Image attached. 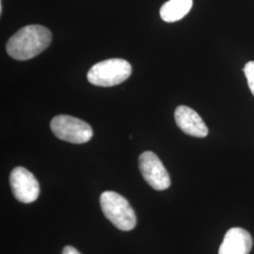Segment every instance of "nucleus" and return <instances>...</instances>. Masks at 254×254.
Returning a JSON list of instances; mask_svg holds the SVG:
<instances>
[{
	"instance_id": "obj_1",
	"label": "nucleus",
	"mask_w": 254,
	"mask_h": 254,
	"mask_svg": "<svg viewBox=\"0 0 254 254\" xmlns=\"http://www.w3.org/2000/svg\"><path fill=\"white\" fill-rule=\"evenodd\" d=\"M51 41L52 34L48 28L41 25H29L9 38L6 50L14 60L27 61L44 52Z\"/></svg>"
},
{
	"instance_id": "obj_2",
	"label": "nucleus",
	"mask_w": 254,
	"mask_h": 254,
	"mask_svg": "<svg viewBox=\"0 0 254 254\" xmlns=\"http://www.w3.org/2000/svg\"><path fill=\"white\" fill-rule=\"evenodd\" d=\"M100 204L105 217L121 231H131L136 224V214L125 197L114 191L101 194Z\"/></svg>"
},
{
	"instance_id": "obj_3",
	"label": "nucleus",
	"mask_w": 254,
	"mask_h": 254,
	"mask_svg": "<svg viewBox=\"0 0 254 254\" xmlns=\"http://www.w3.org/2000/svg\"><path fill=\"white\" fill-rule=\"evenodd\" d=\"M132 66L123 59H109L94 64L87 73L89 82L98 87H112L126 81Z\"/></svg>"
},
{
	"instance_id": "obj_4",
	"label": "nucleus",
	"mask_w": 254,
	"mask_h": 254,
	"mask_svg": "<svg viewBox=\"0 0 254 254\" xmlns=\"http://www.w3.org/2000/svg\"><path fill=\"white\" fill-rule=\"evenodd\" d=\"M50 127L58 138L73 144L86 143L93 136L92 128L89 124L69 115L56 116L52 119Z\"/></svg>"
},
{
	"instance_id": "obj_5",
	"label": "nucleus",
	"mask_w": 254,
	"mask_h": 254,
	"mask_svg": "<svg viewBox=\"0 0 254 254\" xmlns=\"http://www.w3.org/2000/svg\"><path fill=\"white\" fill-rule=\"evenodd\" d=\"M138 168L145 180L155 190H165L171 187V177L156 154L147 151L138 157Z\"/></svg>"
},
{
	"instance_id": "obj_6",
	"label": "nucleus",
	"mask_w": 254,
	"mask_h": 254,
	"mask_svg": "<svg viewBox=\"0 0 254 254\" xmlns=\"http://www.w3.org/2000/svg\"><path fill=\"white\" fill-rule=\"evenodd\" d=\"M11 191L16 200L23 203H30L38 199L40 185L35 176L23 167L14 168L9 175Z\"/></svg>"
},
{
	"instance_id": "obj_7",
	"label": "nucleus",
	"mask_w": 254,
	"mask_h": 254,
	"mask_svg": "<svg viewBox=\"0 0 254 254\" xmlns=\"http://www.w3.org/2000/svg\"><path fill=\"white\" fill-rule=\"evenodd\" d=\"M174 118L177 127L187 135L195 137H205L208 135V127L194 109L179 106L175 109Z\"/></svg>"
},
{
	"instance_id": "obj_8",
	"label": "nucleus",
	"mask_w": 254,
	"mask_h": 254,
	"mask_svg": "<svg viewBox=\"0 0 254 254\" xmlns=\"http://www.w3.org/2000/svg\"><path fill=\"white\" fill-rule=\"evenodd\" d=\"M254 245L251 234L242 228L228 231L218 250V254H249Z\"/></svg>"
},
{
	"instance_id": "obj_9",
	"label": "nucleus",
	"mask_w": 254,
	"mask_h": 254,
	"mask_svg": "<svg viewBox=\"0 0 254 254\" xmlns=\"http://www.w3.org/2000/svg\"><path fill=\"white\" fill-rule=\"evenodd\" d=\"M193 6V0H169L160 9V17L167 23H174L184 18Z\"/></svg>"
},
{
	"instance_id": "obj_10",
	"label": "nucleus",
	"mask_w": 254,
	"mask_h": 254,
	"mask_svg": "<svg viewBox=\"0 0 254 254\" xmlns=\"http://www.w3.org/2000/svg\"><path fill=\"white\" fill-rule=\"evenodd\" d=\"M244 73H245L249 88L254 96V62H249L246 64Z\"/></svg>"
},
{
	"instance_id": "obj_11",
	"label": "nucleus",
	"mask_w": 254,
	"mask_h": 254,
	"mask_svg": "<svg viewBox=\"0 0 254 254\" xmlns=\"http://www.w3.org/2000/svg\"><path fill=\"white\" fill-rule=\"evenodd\" d=\"M63 254H80V253L71 246H66L63 251Z\"/></svg>"
},
{
	"instance_id": "obj_12",
	"label": "nucleus",
	"mask_w": 254,
	"mask_h": 254,
	"mask_svg": "<svg viewBox=\"0 0 254 254\" xmlns=\"http://www.w3.org/2000/svg\"><path fill=\"white\" fill-rule=\"evenodd\" d=\"M2 10H3V4H2V0L0 1V13H2Z\"/></svg>"
}]
</instances>
